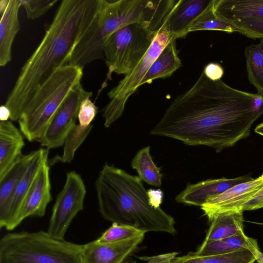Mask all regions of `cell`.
I'll return each instance as SVG.
<instances>
[{"mask_svg": "<svg viewBox=\"0 0 263 263\" xmlns=\"http://www.w3.org/2000/svg\"><path fill=\"white\" fill-rule=\"evenodd\" d=\"M263 115V96L235 89L202 72L187 90L177 96L149 132L154 136L204 145L217 152L248 137Z\"/></svg>", "mask_w": 263, "mask_h": 263, "instance_id": "6da1fadb", "label": "cell"}, {"mask_svg": "<svg viewBox=\"0 0 263 263\" xmlns=\"http://www.w3.org/2000/svg\"><path fill=\"white\" fill-rule=\"evenodd\" d=\"M101 0H63L37 48L21 69L5 102L18 120L39 89L67 64L76 44L97 15Z\"/></svg>", "mask_w": 263, "mask_h": 263, "instance_id": "7a4b0ae2", "label": "cell"}, {"mask_svg": "<svg viewBox=\"0 0 263 263\" xmlns=\"http://www.w3.org/2000/svg\"><path fill=\"white\" fill-rule=\"evenodd\" d=\"M95 187L99 211L105 219L145 233H176L174 218L152 203L138 176L106 163L99 172Z\"/></svg>", "mask_w": 263, "mask_h": 263, "instance_id": "3957f363", "label": "cell"}, {"mask_svg": "<svg viewBox=\"0 0 263 263\" xmlns=\"http://www.w3.org/2000/svg\"><path fill=\"white\" fill-rule=\"evenodd\" d=\"M172 5L171 0H101L97 15L76 44L67 65L83 68L95 60L104 59L106 41L127 24H144L158 30Z\"/></svg>", "mask_w": 263, "mask_h": 263, "instance_id": "277c9868", "label": "cell"}, {"mask_svg": "<svg viewBox=\"0 0 263 263\" xmlns=\"http://www.w3.org/2000/svg\"><path fill=\"white\" fill-rule=\"evenodd\" d=\"M83 249L47 231L8 233L0 240V263H82Z\"/></svg>", "mask_w": 263, "mask_h": 263, "instance_id": "5b68a950", "label": "cell"}, {"mask_svg": "<svg viewBox=\"0 0 263 263\" xmlns=\"http://www.w3.org/2000/svg\"><path fill=\"white\" fill-rule=\"evenodd\" d=\"M83 68L66 65L39 89L19 118L20 129L28 141L39 142L70 90L81 82Z\"/></svg>", "mask_w": 263, "mask_h": 263, "instance_id": "8992f818", "label": "cell"}, {"mask_svg": "<svg viewBox=\"0 0 263 263\" xmlns=\"http://www.w3.org/2000/svg\"><path fill=\"white\" fill-rule=\"evenodd\" d=\"M158 31L141 23H133L122 27L111 34L103 47L104 60L108 68L106 78L96 98L106 87L111 74L127 75L145 56Z\"/></svg>", "mask_w": 263, "mask_h": 263, "instance_id": "52a82bcc", "label": "cell"}, {"mask_svg": "<svg viewBox=\"0 0 263 263\" xmlns=\"http://www.w3.org/2000/svg\"><path fill=\"white\" fill-rule=\"evenodd\" d=\"M173 38L161 26L145 56L129 73L108 92L110 101L104 108L103 114L105 127H109L121 116L128 99L140 86L150 66Z\"/></svg>", "mask_w": 263, "mask_h": 263, "instance_id": "ba28073f", "label": "cell"}, {"mask_svg": "<svg viewBox=\"0 0 263 263\" xmlns=\"http://www.w3.org/2000/svg\"><path fill=\"white\" fill-rule=\"evenodd\" d=\"M86 189L81 177L74 171L67 173L64 185L58 195L47 232L63 239L72 220L83 209Z\"/></svg>", "mask_w": 263, "mask_h": 263, "instance_id": "9c48e42d", "label": "cell"}, {"mask_svg": "<svg viewBox=\"0 0 263 263\" xmlns=\"http://www.w3.org/2000/svg\"><path fill=\"white\" fill-rule=\"evenodd\" d=\"M92 92L86 90L82 84L76 85L69 92L54 115L46 132L39 142L47 149L64 145L69 130L76 124L81 102Z\"/></svg>", "mask_w": 263, "mask_h": 263, "instance_id": "30bf717a", "label": "cell"}, {"mask_svg": "<svg viewBox=\"0 0 263 263\" xmlns=\"http://www.w3.org/2000/svg\"><path fill=\"white\" fill-rule=\"evenodd\" d=\"M263 186V174L252 180L237 184L219 196L212 198L201 206L211 221L219 214L240 211ZM243 212V211H242Z\"/></svg>", "mask_w": 263, "mask_h": 263, "instance_id": "8fae6325", "label": "cell"}, {"mask_svg": "<svg viewBox=\"0 0 263 263\" xmlns=\"http://www.w3.org/2000/svg\"><path fill=\"white\" fill-rule=\"evenodd\" d=\"M32 152V158L26 171L16 186L6 215L0 220L1 228L11 231L21 223L20 215L25 197L40 168L48 160L47 149L40 148Z\"/></svg>", "mask_w": 263, "mask_h": 263, "instance_id": "7c38bea8", "label": "cell"}, {"mask_svg": "<svg viewBox=\"0 0 263 263\" xmlns=\"http://www.w3.org/2000/svg\"><path fill=\"white\" fill-rule=\"evenodd\" d=\"M144 235L107 243L89 242L84 245L82 263H126Z\"/></svg>", "mask_w": 263, "mask_h": 263, "instance_id": "4fadbf2b", "label": "cell"}, {"mask_svg": "<svg viewBox=\"0 0 263 263\" xmlns=\"http://www.w3.org/2000/svg\"><path fill=\"white\" fill-rule=\"evenodd\" d=\"M253 179L248 175L234 178L208 179L195 184L188 183L185 189L175 197L178 203L200 206L224 193L233 186Z\"/></svg>", "mask_w": 263, "mask_h": 263, "instance_id": "5bb4252c", "label": "cell"}, {"mask_svg": "<svg viewBox=\"0 0 263 263\" xmlns=\"http://www.w3.org/2000/svg\"><path fill=\"white\" fill-rule=\"evenodd\" d=\"M212 0H178L164 18L162 26L176 39L184 37L193 21Z\"/></svg>", "mask_w": 263, "mask_h": 263, "instance_id": "9a60e30c", "label": "cell"}, {"mask_svg": "<svg viewBox=\"0 0 263 263\" xmlns=\"http://www.w3.org/2000/svg\"><path fill=\"white\" fill-rule=\"evenodd\" d=\"M52 200L50 168L48 160L40 168L22 205L20 220L30 216L42 217Z\"/></svg>", "mask_w": 263, "mask_h": 263, "instance_id": "2e32d148", "label": "cell"}, {"mask_svg": "<svg viewBox=\"0 0 263 263\" xmlns=\"http://www.w3.org/2000/svg\"><path fill=\"white\" fill-rule=\"evenodd\" d=\"M214 10L217 16L233 24L263 17V0H214Z\"/></svg>", "mask_w": 263, "mask_h": 263, "instance_id": "e0dca14e", "label": "cell"}, {"mask_svg": "<svg viewBox=\"0 0 263 263\" xmlns=\"http://www.w3.org/2000/svg\"><path fill=\"white\" fill-rule=\"evenodd\" d=\"M23 135L11 121H0V178L22 155Z\"/></svg>", "mask_w": 263, "mask_h": 263, "instance_id": "ac0fdd59", "label": "cell"}, {"mask_svg": "<svg viewBox=\"0 0 263 263\" xmlns=\"http://www.w3.org/2000/svg\"><path fill=\"white\" fill-rule=\"evenodd\" d=\"M20 0H9L0 21V66H6L12 60V46L20 29L18 10Z\"/></svg>", "mask_w": 263, "mask_h": 263, "instance_id": "d6986e66", "label": "cell"}, {"mask_svg": "<svg viewBox=\"0 0 263 263\" xmlns=\"http://www.w3.org/2000/svg\"><path fill=\"white\" fill-rule=\"evenodd\" d=\"M176 39L173 38L150 66L142 79L140 86L150 84L154 80L170 77L182 66L176 48Z\"/></svg>", "mask_w": 263, "mask_h": 263, "instance_id": "ffe728a7", "label": "cell"}, {"mask_svg": "<svg viewBox=\"0 0 263 263\" xmlns=\"http://www.w3.org/2000/svg\"><path fill=\"white\" fill-rule=\"evenodd\" d=\"M33 152L22 155L0 178V220L6 215L12 196L32 158Z\"/></svg>", "mask_w": 263, "mask_h": 263, "instance_id": "44dd1931", "label": "cell"}, {"mask_svg": "<svg viewBox=\"0 0 263 263\" xmlns=\"http://www.w3.org/2000/svg\"><path fill=\"white\" fill-rule=\"evenodd\" d=\"M241 249L249 250L254 255L259 250L257 240L247 236L242 231L223 239L203 241L196 253L200 255H218L233 252Z\"/></svg>", "mask_w": 263, "mask_h": 263, "instance_id": "7402d4cb", "label": "cell"}, {"mask_svg": "<svg viewBox=\"0 0 263 263\" xmlns=\"http://www.w3.org/2000/svg\"><path fill=\"white\" fill-rule=\"evenodd\" d=\"M204 241L209 242L234 236L243 231V212L229 211L215 216Z\"/></svg>", "mask_w": 263, "mask_h": 263, "instance_id": "603a6c76", "label": "cell"}, {"mask_svg": "<svg viewBox=\"0 0 263 263\" xmlns=\"http://www.w3.org/2000/svg\"><path fill=\"white\" fill-rule=\"evenodd\" d=\"M256 258L247 249L218 255H200L196 252L176 257L171 263H254Z\"/></svg>", "mask_w": 263, "mask_h": 263, "instance_id": "cb8c5ba5", "label": "cell"}, {"mask_svg": "<svg viewBox=\"0 0 263 263\" xmlns=\"http://www.w3.org/2000/svg\"><path fill=\"white\" fill-rule=\"evenodd\" d=\"M131 166L136 170L139 178L147 184L159 187L161 185L163 175L160 167H158L153 160L150 154V146L140 149L131 162Z\"/></svg>", "mask_w": 263, "mask_h": 263, "instance_id": "d4e9b609", "label": "cell"}, {"mask_svg": "<svg viewBox=\"0 0 263 263\" xmlns=\"http://www.w3.org/2000/svg\"><path fill=\"white\" fill-rule=\"evenodd\" d=\"M248 79L256 89L258 94L263 95V38L256 44L245 48Z\"/></svg>", "mask_w": 263, "mask_h": 263, "instance_id": "484cf974", "label": "cell"}, {"mask_svg": "<svg viewBox=\"0 0 263 263\" xmlns=\"http://www.w3.org/2000/svg\"><path fill=\"white\" fill-rule=\"evenodd\" d=\"M214 0H212L209 6L191 24L189 32L198 30H218L229 33L238 32L233 24L216 14L214 10Z\"/></svg>", "mask_w": 263, "mask_h": 263, "instance_id": "4316f807", "label": "cell"}, {"mask_svg": "<svg viewBox=\"0 0 263 263\" xmlns=\"http://www.w3.org/2000/svg\"><path fill=\"white\" fill-rule=\"evenodd\" d=\"M92 127V124L87 127L76 124L69 130L65 139L63 155L60 158L62 162H71L76 151L87 137Z\"/></svg>", "mask_w": 263, "mask_h": 263, "instance_id": "83f0119b", "label": "cell"}, {"mask_svg": "<svg viewBox=\"0 0 263 263\" xmlns=\"http://www.w3.org/2000/svg\"><path fill=\"white\" fill-rule=\"evenodd\" d=\"M145 233L133 227L112 223L96 240L99 243L120 241L145 235Z\"/></svg>", "mask_w": 263, "mask_h": 263, "instance_id": "f1b7e54d", "label": "cell"}, {"mask_svg": "<svg viewBox=\"0 0 263 263\" xmlns=\"http://www.w3.org/2000/svg\"><path fill=\"white\" fill-rule=\"evenodd\" d=\"M58 0H20L21 6L26 11L27 17L36 19L44 14Z\"/></svg>", "mask_w": 263, "mask_h": 263, "instance_id": "f546056e", "label": "cell"}, {"mask_svg": "<svg viewBox=\"0 0 263 263\" xmlns=\"http://www.w3.org/2000/svg\"><path fill=\"white\" fill-rule=\"evenodd\" d=\"M238 33L249 38H263V17L255 18L234 23Z\"/></svg>", "mask_w": 263, "mask_h": 263, "instance_id": "4dcf8cb0", "label": "cell"}, {"mask_svg": "<svg viewBox=\"0 0 263 263\" xmlns=\"http://www.w3.org/2000/svg\"><path fill=\"white\" fill-rule=\"evenodd\" d=\"M90 98L87 97L81 102L78 115L79 124L85 127L91 125L98 112L97 106Z\"/></svg>", "mask_w": 263, "mask_h": 263, "instance_id": "1f68e13d", "label": "cell"}, {"mask_svg": "<svg viewBox=\"0 0 263 263\" xmlns=\"http://www.w3.org/2000/svg\"><path fill=\"white\" fill-rule=\"evenodd\" d=\"M203 72L209 79L217 81L221 80L224 71L222 67L219 64L210 63L204 67Z\"/></svg>", "mask_w": 263, "mask_h": 263, "instance_id": "d6a6232c", "label": "cell"}, {"mask_svg": "<svg viewBox=\"0 0 263 263\" xmlns=\"http://www.w3.org/2000/svg\"><path fill=\"white\" fill-rule=\"evenodd\" d=\"M178 254V252H175L151 257L144 256L139 258L140 259L146 261V263H171Z\"/></svg>", "mask_w": 263, "mask_h": 263, "instance_id": "836d02e7", "label": "cell"}, {"mask_svg": "<svg viewBox=\"0 0 263 263\" xmlns=\"http://www.w3.org/2000/svg\"><path fill=\"white\" fill-rule=\"evenodd\" d=\"M263 208V186L247 203L245 204L242 211L254 210Z\"/></svg>", "mask_w": 263, "mask_h": 263, "instance_id": "e575fe53", "label": "cell"}, {"mask_svg": "<svg viewBox=\"0 0 263 263\" xmlns=\"http://www.w3.org/2000/svg\"><path fill=\"white\" fill-rule=\"evenodd\" d=\"M152 203L156 207H159L162 202L163 198V193L160 190L148 191Z\"/></svg>", "mask_w": 263, "mask_h": 263, "instance_id": "d590c367", "label": "cell"}, {"mask_svg": "<svg viewBox=\"0 0 263 263\" xmlns=\"http://www.w3.org/2000/svg\"><path fill=\"white\" fill-rule=\"evenodd\" d=\"M11 111L9 108L5 105H2L0 107V120L6 121L10 118Z\"/></svg>", "mask_w": 263, "mask_h": 263, "instance_id": "8d00e7d4", "label": "cell"}, {"mask_svg": "<svg viewBox=\"0 0 263 263\" xmlns=\"http://www.w3.org/2000/svg\"><path fill=\"white\" fill-rule=\"evenodd\" d=\"M9 0H1L0 1V14L2 15L6 9Z\"/></svg>", "mask_w": 263, "mask_h": 263, "instance_id": "74e56055", "label": "cell"}, {"mask_svg": "<svg viewBox=\"0 0 263 263\" xmlns=\"http://www.w3.org/2000/svg\"><path fill=\"white\" fill-rule=\"evenodd\" d=\"M254 256L257 263H263V253L259 250L255 253Z\"/></svg>", "mask_w": 263, "mask_h": 263, "instance_id": "f35d334b", "label": "cell"}, {"mask_svg": "<svg viewBox=\"0 0 263 263\" xmlns=\"http://www.w3.org/2000/svg\"><path fill=\"white\" fill-rule=\"evenodd\" d=\"M255 132L263 136V122L257 125L254 130Z\"/></svg>", "mask_w": 263, "mask_h": 263, "instance_id": "ab89813d", "label": "cell"}]
</instances>
